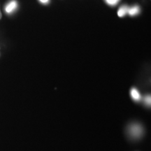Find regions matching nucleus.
<instances>
[{
    "mask_svg": "<svg viewBox=\"0 0 151 151\" xmlns=\"http://www.w3.org/2000/svg\"><path fill=\"white\" fill-rule=\"evenodd\" d=\"M127 132L132 139H139L143 135V127L141 124L133 122L128 125Z\"/></svg>",
    "mask_w": 151,
    "mask_h": 151,
    "instance_id": "f257e3e1",
    "label": "nucleus"
},
{
    "mask_svg": "<svg viewBox=\"0 0 151 151\" xmlns=\"http://www.w3.org/2000/svg\"><path fill=\"white\" fill-rule=\"evenodd\" d=\"M17 7H18V2L16 0H11L6 6L5 11L7 14H11L14 11H16Z\"/></svg>",
    "mask_w": 151,
    "mask_h": 151,
    "instance_id": "f03ea898",
    "label": "nucleus"
},
{
    "mask_svg": "<svg viewBox=\"0 0 151 151\" xmlns=\"http://www.w3.org/2000/svg\"><path fill=\"white\" fill-rule=\"evenodd\" d=\"M130 94H131V97L134 101H140L141 100V94L136 88H132L131 91H130Z\"/></svg>",
    "mask_w": 151,
    "mask_h": 151,
    "instance_id": "7ed1b4c3",
    "label": "nucleus"
},
{
    "mask_svg": "<svg viewBox=\"0 0 151 151\" xmlns=\"http://www.w3.org/2000/svg\"><path fill=\"white\" fill-rule=\"evenodd\" d=\"M129 11V9H128L127 6H122L120 7L119 9V11L118 12V15L119 17H123L124 15H125Z\"/></svg>",
    "mask_w": 151,
    "mask_h": 151,
    "instance_id": "20e7f679",
    "label": "nucleus"
},
{
    "mask_svg": "<svg viewBox=\"0 0 151 151\" xmlns=\"http://www.w3.org/2000/svg\"><path fill=\"white\" fill-rule=\"evenodd\" d=\"M139 11H140V9H139V7L138 6H134L132 7L131 9H129L128 12H129L130 16H136V15L139 14Z\"/></svg>",
    "mask_w": 151,
    "mask_h": 151,
    "instance_id": "39448f33",
    "label": "nucleus"
},
{
    "mask_svg": "<svg viewBox=\"0 0 151 151\" xmlns=\"http://www.w3.org/2000/svg\"><path fill=\"white\" fill-rule=\"evenodd\" d=\"M143 102H144L145 104H146L147 106L150 107V104H151V99H150V95H147L143 98Z\"/></svg>",
    "mask_w": 151,
    "mask_h": 151,
    "instance_id": "423d86ee",
    "label": "nucleus"
},
{
    "mask_svg": "<svg viewBox=\"0 0 151 151\" xmlns=\"http://www.w3.org/2000/svg\"><path fill=\"white\" fill-rule=\"evenodd\" d=\"M105 1H106L107 4H109L113 6V5H116V4L120 1V0H105Z\"/></svg>",
    "mask_w": 151,
    "mask_h": 151,
    "instance_id": "0eeeda50",
    "label": "nucleus"
},
{
    "mask_svg": "<svg viewBox=\"0 0 151 151\" xmlns=\"http://www.w3.org/2000/svg\"><path fill=\"white\" fill-rule=\"evenodd\" d=\"M40 1L43 3H46V2H48V0H40Z\"/></svg>",
    "mask_w": 151,
    "mask_h": 151,
    "instance_id": "6e6552de",
    "label": "nucleus"
},
{
    "mask_svg": "<svg viewBox=\"0 0 151 151\" xmlns=\"http://www.w3.org/2000/svg\"><path fill=\"white\" fill-rule=\"evenodd\" d=\"M1 16H2V15H1V11H0V19L1 18Z\"/></svg>",
    "mask_w": 151,
    "mask_h": 151,
    "instance_id": "1a4fd4ad",
    "label": "nucleus"
}]
</instances>
